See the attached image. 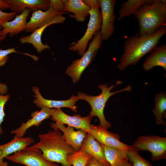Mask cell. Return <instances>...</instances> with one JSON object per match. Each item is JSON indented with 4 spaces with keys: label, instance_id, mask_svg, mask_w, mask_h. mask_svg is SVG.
Returning a JSON list of instances; mask_svg holds the SVG:
<instances>
[{
    "label": "cell",
    "instance_id": "cell-1",
    "mask_svg": "<svg viewBox=\"0 0 166 166\" xmlns=\"http://www.w3.org/2000/svg\"><path fill=\"white\" fill-rule=\"evenodd\" d=\"M166 34V27H164L149 35L140 36L138 32L135 35L128 38L124 42L117 68L123 71L129 65H135L145 54L153 51Z\"/></svg>",
    "mask_w": 166,
    "mask_h": 166
},
{
    "label": "cell",
    "instance_id": "cell-2",
    "mask_svg": "<svg viewBox=\"0 0 166 166\" xmlns=\"http://www.w3.org/2000/svg\"><path fill=\"white\" fill-rule=\"evenodd\" d=\"M39 141L30 146L39 149L44 157L52 162L69 166L67 160L68 154L75 151L65 140L62 132L53 129L38 135Z\"/></svg>",
    "mask_w": 166,
    "mask_h": 166
},
{
    "label": "cell",
    "instance_id": "cell-3",
    "mask_svg": "<svg viewBox=\"0 0 166 166\" xmlns=\"http://www.w3.org/2000/svg\"><path fill=\"white\" fill-rule=\"evenodd\" d=\"M140 27L139 36L152 34L166 26V1L154 0L141 7L133 15Z\"/></svg>",
    "mask_w": 166,
    "mask_h": 166
},
{
    "label": "cell",
    "instance_id": "cell-4",
    "mask_svg": "<svg viewBox=\"0 0 166 166\" xmlns=\"http://www.w3.org/2000/svg\"><path fill=\"white\" fill-rule=\"evenodd\" d=\"M122 82L118 81L115 85H113L108 87L107 84L100 85L98 87L102 92L99 95L92 96L88 95L82 92L77 93V97L78 100H83L86 101L90 105L91 110L89 115L92 117L97 116L99 119L100 125L108 129L111 127L110 122L105 119L104 114V109L106 102L110 97L116 93L124 91L130 92L132 89V85H129L121 89L114 92H111V90L116 86Z\"/></svg>",
    "mask_w": 166,
    "mask_h": 166
},
{
    "label": "cell",
    "instance_id": "cell-5",
    "mask_svg": "<svg viewBox=\"0 0 166 166\" xmlns=\"http://www.w3.org/2000/svg\"><path fill=\"white\" fill-rule=\"evenodd\" d=\"M83 1L90 8L87 28L83 37L78 41L71 43L68 48L69 50L77 52L81 56L85 52L89 41L95 33L100 30L102 23L101 13L98 0Z\"/></svg>",
    "mask_w": 166,
    "mask_h": 166
},
{
    "label": "cell",
    "instance_id": "cell-6",
    "mask_svg": "<svg viewBox=\"0 0 166 166\" xmlns=\"http://www.w3.org/2000/svg\"><path fill=\"white\" fill-rule=\"evenodd\" d=\"M102 41L100 31H97L93 35L88 50L82 57L73 61L66 68V73L71 77L73 83L79 80L83 72L93 60Z\"/></svg>",
    "mask_w": 166,
    "mask_h": 166
},
{
    "label": "cell",
    "instance_id": "cell-7",
    "mask_svg": "<svg viewBox=\"0 0 166 166\" xmlns=\"http://www.w3.org/2000/svg\"><path fill=\"white\" fill-rule=\"evenodd\" d=\"M133 148L137 151L147 150L152 154V161L166 158V138L156 135L140 136L135 141Z\"/></svg>",
    "mask_w": 166,
    "mask_h": 166
},
{
    "label": "cell",
    "instance_id": "cell-8",
    "mask_svg": "<svg viewBox=\"0 0 166 166\" xmlns=\"http://www.w3.org/2000/svg\"><path fill=\"white\" fill-rule=\"evenodd\" d=\"M13 163L25 166H59L43 156L39 149L27 147L5 158Z\"/></svg>",
    "mask_w": 166,
    "mask_h": 166
},
{
    "label": "cell",
    "instance_id": "cell-9",
    "mask_svg": "<svg viewBox=\"0 0 166 166\" xmlns=\"http://www.w3.org/2000/svg\"><path fill=\"white\" fill-rule=\"evenodd\" d=\"M63 14L56 11L51 7L45 11L38 10L33 11L29 21L26 23L25 31L32 33L36 29L49 24L63 23L66 20L62 15Z\"/></svg>",
    "mask_w": 166,
    "mask_h": 166
},
{
    "label": "cell",
    "instance_id": "cell-10",
    "mask_svg": "<svg viewBox=\"0 0 166 166\" xmlns=\"http://www.w3.org/2000/svg\"><path fill=\"white\" fill-rule=\"evenodd\" d=\"M51 119L56 123L66 124L78 129L83 130L88 133L90 132L91 122L92 117L90 115L82 117L79 114L69 115L64 112L61 108L53 109L50 113Z\"/></svg>",
    "mask_w": 166,
    "mask_h": 166
},
{
    "label": "cell",
    "instance_id": "cell-11",
    "mask_svg": "<svg viewBox=\"0 0 166 166\" xmlns=\"http://www.w3.org/2000/svg\"><path fill=\"white\" fill-rule=\"evenodd\" d=\"M101 9L102 18L100 31L102 41L107 40L112 35L114 31L116 16L114 13L116 0H98Z\"/></svg>",
    "mask_w": 166,
    "mask_h": 166
},
{
    "label": "cell",
    "instance_id": "cell-12",
    "mask_svg": "<svg viewBox=\"0 0 166 166\" xmlns=\"http://www.w3.org/2000/svg\"><path fill=\"white\" fill-rule=\"evenodd\" d=\"M101 125H90V133L100 143L121 150L128 151L132 148V145L125 144L119 140V135L112 133Z\"/></svg>",
    "mask_w": 166,
    "mask_h": 166
},
{
    "label": "cell",
    "instance_id": "cell-13",
    "mask_svg": "<svg viewBox=\"0 0 166 166\" xmlns=\"http://www.w3.org/2000/svg\"><path fill=\"white\" fill-rule=\"evenodd\" d=\"M32 89L34 93L33 96L35 97L33 103L38 108H41L43 106L49 109L66 107L70 108L75 112H77V107L75 105L76 102L78 100L77 96L72 95L70 99L65 100H48L42 96L38 87L34 86Z\"/></svg>",
    "mask_w": 166,
    "mask_h": 166
},
{
    "label": "cell",
    "instance_id": "cell-14",
    "mask_svg": "<svg viewBox=\"0 0 166 166\" xmlns=\"http://www.w3.org/2000/svg\"><path fill=\"white\" fill-rule=\"evenodd\" d=\"M50 127L53 129H58L62 133L67 143L71 146L75 151L80 150L82 143L86 137L88 133L81 129L75 131L74 128L64 124L51 122Z\"/></svg>",
    "mask_w": 166,
    "mask_h": 166
},
{
    "label": "cell",
    "instance_id": "cell-15",
    "mask_svg": "<svg viewBox=\"0 0 166 166\" xmlns=\"http://www.w3.org/2000/svg\"><path fill=\"white\" fill-rule=\"evenodd\" d=\"M52 109L45 106L42 107L40 111H37L32 113L31 119L26 122L22 123L20 126L11 130L10 133L14 135V137H23L29 128L33 126L38 127L43 121L50 118Z\"/></svg>",
    "mask_w": 166,
    "mask_h": 166
},
{
    "label": "cell",
    "instance_id": "cell-16",
    "mask_svg": "<svg viewBox=\"0 0 166 166\" xmlns=\"http://www.w3.org/2000/svg\"><path fill=\"white\" fill-rule=\"evenodd\" d=\"M32 10L26 9L22 13L16 15L14 19L3 22L1 25L2 35L6 36L9 34L10 37L17 35L25 30L27 18Z\"/></svg>",
    "mask_w": 166,
    "mask_h": 166
},
{
    "label": "cell",
    "instance_id": "cell-17",
    "mask_svg": "<svg viewBox=\"0 0 166 166\" xmlns=\"http://www.w3.org/2000/svg\"><path fill=\"white\" fill-rule=\"evenodd\" d=\"M9 4L12 12L18 14L29 9L34 11L38 10H46L49 7V0H5Z\"/></svg>",
    "mask_w": 166,
    "mask_h": 166
},
{
    "label": "cell",
    "instance_id": "cell-18",
    "mask_svg": "<svg viewBox=\"0 0 166 166\" xmlns=\"http://www.w3.org/2000/svg\"><path fill=\"white\" fill-rule=\"evenodd\" d=\"M81 149L97 159L105 166H110L105 158L104 148L90 133H88Z\"/></svg>",
    "mask_w": 166,
    "mask_h": 166
},
{
    "label": "cell",
    "instance_id": "cell-19",
    "mask_svg": "<svg viewBox=\"0 0 166 166\" xmlns=\"http://www.w3.org/2000/svg\"><path fill=\"white\" fill-rule=\"evenodd\" d=\"M32 137H14L8 143L0 145V164L3 161L4 158L28 146L34 142Z\"/></svg>",
    "mask_w": 166,
    "mask_h": 166
},
{
    "label": "cell",
    "instance_id": "cell-20",
    "mask_svg": "<svg viewBox=\"0 0 166 166\" xmlns=\"http://www.w3.org/2000/svg\"><path fill=\"white\" fill-rule=\"evenodd\" d=\"M65 12L72 13L68 16L74 18L79 22H83L89 15L90 7L81 0H62Z\"/></svg>",
    "mask_w": 166,
    "mask_h": 166
},
{
    "label": "cell",
    "instance_id": "cell-21",
    "mask_svg": "<svg viewBox=\"0 0 166 166\" xmlns=\"http://www.w3.org/2000/svg\"><path fill=\"white\" fill-rule=\"evenodd\" d=\"M160 66L166 70V45L156 47L147 56L142 65L145 71H148L155 66Z\"/></svg>",
    "mask_w": 166,
    "mask_h": 166
},
{
    "label": "cell",
    "instance_id": "cell-22",
    "mask_svg": "<svg viewBox=\"0 0 166 166\" xmlns=\"http://www.w3.org/2000/svg\"><path fill=\"white\" fill-rule=\"evenodd\" d=\"M100 144L104 148L105 158L110 166H126L129 163L127 151Z\"/></svg>",
    "mask_w": 166,
    "mask_h": 166
},
{
    "label": "cell",
    "instance_id": "cell-23",
    "mask_svg": "<svg viewBox=\"0 0 166 166\" xmlns=\"http://www.w3.org/2000/svg\"><path fill=\"white\" fill-rule=\"evenodd\" d=\"M49 24L38 28L33 31L29 35L23 36L19 39V41L22 44L26 43L31 44L34 48L36 49L38 53H41L45 49H49V46L43 44L41 40L42 36L44 30L49 26Z\"/></svg>",
    "mask_w": 166,
    "mask_h": 166
},
{
    "label": "cell",
    "instance_id": "cell-24",
    "mask_svg": "<svg viewBox=\"0 0 166 166\" xmlns=\"http://www.w3.org/2000/svg\"><path fill=\"white\" fill-rule=\"evenodd\" d=\"M154 0H128L122 3L118 11V20L134 15L142 6L152 3Z\"/></svg>",
    "mask_w": 166,
    "mask_h": 166
},
{
    "label": "cell",
    "instance_id": "cell-25",
    "mask_svg": "<svg viewBox=\"0 0 166 166\" xmlns=\"http://www.w3.org/2000/svg\"><path fill=\"white\" fill-rule=\"evenodd\" d=\"M155 107L152 110L154 115L156 117L157 125L162 124L166 126V123L163 118L166 119V93L162 91L157 93L155 98Z\"/></svg>",
    "mask_w": 166,
    "mask_h": 166
},
{
    "label": "cell",
    "instance_id": "cell-26",
    "mask_svg": "<svg viewBox=\"0 0 166 166\" xmlns=\"http://www.w3.org/2000/svg\"><path fill=\"white\" fill-rule=\"evenodd\" d=\"M91 156L80 149L68 154L67 160L69 166H86L88 161Z\"/></svg>",
    "mask_w": 166,
    "mask_h": 166
},
{
    "label": "cell",
    "instance_id": "cell-27",
    "mask_svg": "<svg viewBox=\"0 0 166 166\" xmlns=\"http://www.w3.org/2000/svg\"><path fill=\"white\" fill-rule=\"evenodd\" d=\"M127 154L131 166H153L150 162L140 156L133 147L127 151Z\"/></svg>",
    "mask_w": 166,
    "mask_h": 166
},
{
    "label": "cell",
    "instance_id": "cell-28",
    "mask_svg": "<svg viewBox=\"0 0 166 166\" xmlns=\"http://www.w3.org/2000/svg\"><path fill=\"white\" fill-rule=\"evenodd\" d=\"M15 48H8L6 49H0V67L4 66L9 59L8 55L13 53H20L29 56L36 60L37 57L35 55H33L27 53H23L17 52Z\"/></svg>",
    "mask_w": 166,
    "mask_h": 166
},
{
    "label": "cell",
    "instance_id": "cell-29",
    "mask_svg": "<svg viewBox=\"0 0 166 166\" xmlns=\"http://www.w3.org/2000/svg\"><path fill=\"white\" fill-rule=\"evenodd\" d=\"M10 99L9 95H1L0 94V135L3 132V130L1 125L3 121L5 115L4 111V106L6 102Z\"/></svg>",
    "mask_w": 166,
    "mask_h": 166
},
{
    "label": "cell",
    "instance_id": "cell-30",
    "mask_svg": "<svg viewBox=\"0 0 166 166\" xmlns=\"http://www.w3.org/2000/svg\"><path fill=\"white\" fill-rule=\"evenodd\" d=\"M49 7L53 8L56 11L64 14L69 13L65 12V6L62 0H49Z\"/></svg>",
    "mask_w": 166,
    "mask_h": 166
},
{
    "label": "cell",
    "instance_id": "cell-31",
    "mask_svg": "<svg viewBox=\"0 0 166 166\" xmlns=\"http://www.w3.org/2000/svg\"><path fill=\"white\" fill-rule=\"evenodd\" d=\"M16 15L14 12H5L0 10V27L3 22L12 20Z\"/></svg>",
    "mask_w": 166,
    "mask_h": 166
},
{
    "label": "cell",
    "instance_id": "cell-32",
    "mask_svg": "<svg viewBox=\"0 0 166 166\" xmlns=\"http://www.w3.org/2000/svg\"><path fill=\"white\" fill-rule=\"evenodd\" d=\"M86 166H105L96 159L91 156L88 161Z\"/></svg>",
    "mask_w": 166,
    "mask_h": 166
},
{
    "label": "cell",
    "instance_id": "cell-33",
    "mask_svg": "<svg viewBox=\"0 0 166 166\" xmlns=\"http://www.w3.org/2000/svg\"><path fill=\"white\" fill-rule=\"evenodd\" d=\"M8 91V88L7 85L4 84L2 83L0 81V94L5 95Z\"/></svg>",
    "mask_w": 166,
    "mask_h": 166
},
{
    "label": "cell",
    "instance_id": "cell-34",
    "mask_svg": "<svg viewBox=\"0 0 166 166\" xmlns=\"http://www.w3.org/2000/svg\"><path fill=\"white\" fill-rule=\"evenodd\" d=\"M9 4L6 0H0V10H6L10 9Z\"/></svg>",
    "mask_w": 166,
    "mask_h": 166
},
{
    "label": "cell",
    "instance_id": "cell-35",
    "mask_svg": "<svg viewBox=\"0 0 166 166\" xmlns=\"http://www.w3.org/2000/svg\"><path fill=\"white\" fill-rule=\"evenodd\" d=\"M2 28L1 26L0 27V43L2 40H4L6 37V36H4L2 35L1 33V30H2Z\"/></svg>",
    "mask_w": 166,
    "mask_h": 166
},
{
    "label": "cell",
    "instance_id": "cell-36",
    "mask_svg": "<svg viewBox=\"0 0 166 166\" xmlns=\"http://www.w3.org/2000/svg\"><path fill=\"white\" fill-rule=\"evenodd\" d=\"M0 166H14L13 165L9 166L8 163L6 162L3 161L2 163L0 164Z\"/></svg>",
    "mask_w": 166,
    "mask_h": 166
},
{
    "label": "cell",
    "instance_id": "cell-37",
    "mask_svg": "<svg viewBox=\"0 0 166 166\" xmlns=\"http://www.w3.org/2000/svg\"><path fill=\"white\" fill-rule=\"evenodd\" d=\"M126 166H131V163H129Z\"/></svg>",
    "mask_w": 166,
    "mask_h": 166
}]
</instances>
